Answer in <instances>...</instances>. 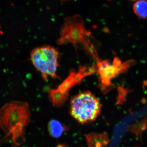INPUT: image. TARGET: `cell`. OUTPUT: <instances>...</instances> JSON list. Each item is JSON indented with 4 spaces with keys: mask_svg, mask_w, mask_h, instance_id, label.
I'll list each match as a JSON object with an SVG mask.
<instances>
[{
    "mask_svg": "<svg viewBox=\"0 0 147 147\" xmlns=\"http://www.w3.org/2000/svg\"><path fill=\"white\" fill-rule=\"evenodd\" d=\"M30 121L28 102L12 100L3 105L0 109V127L5 134L3 141H10L13 147L24 144L26 129Z\"/></svg>",
    "mask_w": 147,
    "mask_h": 147,
    "instance_id": "6da1fadb",
    "label": "cell"
},
{
    "mask_svg": "<svg viewBox=\"0 0 147 147\" xmlns=\"http://www.w3.org/2000/svg\"><path fill=\"white\" fill-rule=\"evenodd\" d=\"M70 113L80 123L93 121L100 114L101 104L94 94L90 92L79 93L71 98L70 102Z\"/></svg>",
    "mask_w": 147,
    "mask_h": 147,
    "instance_id": "7a4b0ae2",
    "label": "cell"
},
{
    "mask_svg": "<svg viewBox=\"0 0 147 147\" xmlns=\"http://www.w3.org/2000/svg\"><path fill=\"white\" fill-rule=\"evenodd\" d=\"M60 55L55 47L43 45L33 49L30 54V60L42 79L47 81L49 77L57 79Z\"/></svg>",
    "mask_w": 147,
    "mask_h": 147,
    "instance_id": "3957f363",
    "label": "cell"
},
{
    "mask_svg": "<svg viewBox=\"0 0 147 147\" xmlns=\"http://www.w3.org/2000/svg\"><path fill=\"white\" fill-rule=\"evenodd\" d=\"M134 13L142 19H147V0H137L133 5Z\"/></svg>",
    "mask_w": 147,
    "mask_h": 147,
    "instance_id": "277c9868",
    "label": "cell"
},
{
    "mask_svg": "<svg viewBox=\"0 0 147 147\" xmlns=\"http://www.w3.org/2000/svg\"><path fill=\"white\" fill-rule=\"evenodd\" d=\"M48 129L50 135L55 138L61 137L64 131V127L62 125L55 120H52L49 122Z\"/></svg>",
    "mask_w": 147,
    "mask_h": 147,
    "instance_id": "5b68a950",
    "label": "cell"
}]
</instances>
